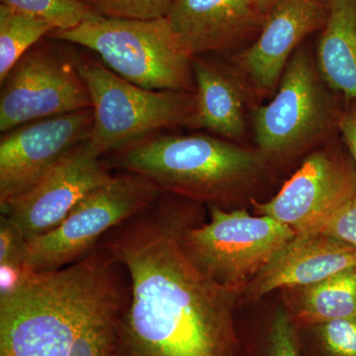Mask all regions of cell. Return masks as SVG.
I'll return each instance as SVG.
<instances>
[{
    "label": "cell",
    "mask_w": 356,
    "mask_h": 356,
    "mask_svg": "<svg viewBox=\"0 0 356 356\" xmlns=\"http://www.w3.org/2000/svg\"><path fill=\"white\" fill-rule=\"evenodd\" d=\"M202 216V204L163 192L98 243L130 277L113 356H243L236 309L243 288L215 282L182 248V232Z\"/></svg>",
    "instance_id": "1"
},
{
    "label": "cell",
    "mask_w": 356,
    "mask_h": 356,
    "mask_svg": "<svg viewBox=\"0 0 356 356\" xmlns=\"http://www.w3.org/2000/svg\"><path fill=\"white\" fill-rule=\"evenodd\" d=\"M130 292L127 269L100 245L70 266L34 271L0 298V356H70L88 321Z\"/></svg>",
    "instance_id": "2"
},
{
    "label": "cell",
    "mask_w": 356,
    "mask_h": 356,
    "mask_svg": "<svg viewBox=\"0 0 356 356\" xmlns=\"http://www.w3.org/2000/svg\"><path fill=\"white\" fill-rule=\"evenodd\" d=\"M109 156L110 165L161 191L222 209L242 200L268 165L257 149L202 134L154 135Z\"/></svg>",
    "instance_id": "3"
},
{
    "label": "cell",
    "mask_w": 356,
    "mask_h": 356,
    "mask_svg": "<svg viewBox=\"0 0 356 356\" xmlns=\"http://www.w3.org/2000/svg\"><path fill=\"white\" fill-rule=\"evenodd\" d=\"M92 102L86 140L96 156L116 153L165 129H200L195 92L149 90L129 83L88 56H72Z\"/></svg>",
    "instance_id": "4"
},
{
    "label": "cell",
    "mask_w": 356,
    "mask_h": 356,
    "mask_svg": "<svg viewBox=\"0 0 356 356\" xmlns=\"http://www.w3.org/2000/svg\"><path fill=\"white\" fill-rule=\"evenodd\" d=\"M49 37L95 51L103 65L140 88L195 92L193 56L165 17H103L72 29L53 31Z\"/></svg>",
    "instance_id": "5"
},
{
    "label": "cell",
    "mask_w": 356,
    "mask_h": 356,
    "mask_svg": "<svg viewBox=\"0 0 356 356\" xmlns=\"http://www.w3.org/2000/svg\"><path fill=\"white\" fill-rule=\"evenodd\" d=\"M332 92L310 51L297 49L273 99L254 110L252 122L257 151L268 161L284 159L329 138L337 131L343 111Z\"/></svg>",
    "instance_id": "6"
},
{
    "label": "cell",
    "mask_w": 356,
    "mask_h": 356,
    "mask_svg": "<svg viewBox=\"0 0 356 356\" xmlns=\"http://www.w3.org/2000/svg\"><path fill=\"white\" fill-rule=\"evenodd\" d=\"M209 222L189 225L181 235L185 254L204 274L225 286L243 288L296 236L273 218L210 206Z\"/></svg>",
    "instance_id": "7"
},
{
    "label": "cell",
    "mask_w": 356,
    "mask_h": 356,
    "mask_svg": "<svg viewBox=\"0 0 356 356\" xmlns=\"http://www.w3.org/2000/svg\"><path fill=\"white\" fill-rule=\"evenodd\" d=\"M163 191L142 175L121 172L88 194L53 231L28 241L26 264L36 273L70 266L97 247L103 236Z\"/></svg>",
    "instance_id": "8"
},
{
    "label": "cell",
    "mask_w": 356,
    "mask_h": 356,
    "mask_svg": "<svg viewBox=\"0 0 356 356\" xmlns=\"http://www.w3.org/2000/svg\"><path fill=\"white\" fill-rule=\"evenodd\" d=\"M0 132L30 122L92 108L72 56L41 43L32 47L1 83Z\"/></svg>",
    "instance_id": "9"
},
{
    "label": "cell",
    "mask_w": 356,
    "mask_h": 356,
    "mask_svg": "<svg viewBox=\"0 0 356 356\" xmlns=\"http://www.w3.org/2000/svg\"><path fill=\"white\" fill-rule=\"evenodd\" d=\"M356 197V166L339 147L314 152L270 200L254 203L259 215L285 225L296 236L316 234Z\"/></svg>",
    "instance_id": "10"
},
{
    "label": "cell",
    "mask_w": 356,
    "mask_h": 356,
    "mask_svg": "<svg viewBox=\"0 0 356 356\" xmlns=\"http://www.w3.org/2000/svg\"><path fill=\"white\" fill-rule=\"evenodd\" d=\"M112 175L108 165L84 142L30 188L0 206V214L10 218L25 238L32 240L57 228L90 192Z\"/></svg>",
    "instance_id": "11"
},
{
    "label": "cell",
    "mask_w": 356,
    "mask_h": 356,
    "mask_svg": "<svg viewBox=\"0 0 356 356\" xmlns=\"http://www.w3.org/2000/svg\"><path fill=\"white\" fill-rule=\"evenodd\" d=\"M92 108L30 122L0 139V206L36 184L72 149L88 140Z\"/></svg>",
    "instance_id": "12"
},
{
    "label": "cell",
    "mask_w": 356,
    "mask_h": 356,
    "mask_svg": "<svg viewBox=\"0 0 356 356\" xmlns=\"http://www.w3.org/2000/svg\"><path fill=\"white\" fill-rule=\"evenodd\" d=\"M329 9L330 0H276L259 36L234 65L257 90L273 91L303 40L322 31Z\"/></svg>",
    "instance_id": "13"
},
{
    "label": "cell",
    "mask_w": 356,
    "mask_h": 356,
    "mask_svg": "<svg viewBox=\"0 0 356 356\" xmlns=\"http://www.w3.org/2000/svg\"><path fill=\"white\" fill-rule=\"evenodd\" d=\"M266 15L254 0H175L165 19L193 57L257 38Z\"/></svg>",
    "instance_id": "14"
},
{
    "label": "cell",
    "mask_w": 356,
    "mask_h": 356,
    "mask_svg": "<svg viewBox=\"0 0 356 356\" xmlns=\"http://www.w3.org/2000/svg\"><path fill=\"white\" fill-rule=\"evenodd\" d=\"M356 267V248L324 234L296 236L245 285V301L277 289L307 286Z\"/></svg>",
    "instance_id": "15"
},
{
    "label": "cell",
    "mask_w": 356,
    "mask_h": 356,
    "mask_svg": "<svg viewBox=\"0 0 356 356\" xmlns=\"http://www.w3.org/2000/svg\"><path fill=\"white\" fill-rule=\"evenodd\" d=\"M200 129L226 140L242 137L245 129L247 79L235 65L195 56L192 60Z\"/></svg>",
    "instance_id": "16"
},
{
    "label": "cell",
    "mask_w": 356,
    "mask_h": 356,
    "mask_svg": "<svg viewBox=\"0 0 356 356\" xmlns=\"http://www.w3.org/2000/svg\"><path fill=\"white\" fill-rule=\"evenodd\" d=\"M316 62L329 88L344 102H356V0H330Z\"/></svg>",
    "instance_id": "17"
},
{
    "label": "cell",
    "mask_w": 356,
    "mask_h": 356,
    "mask_svg": "<svg viewBox=\"0 0 356 356\" xmlns=\"http://www.w3.org/2000/svg\"><path fill=\"white\" fill-rule=\"evenodd\" d=\"M283 291L285 308L298 329L356 317V267Z\"/></svg>",
    "instance_id": "18"
},
{
    "label": "cell",
    "mask_w": 356,
    "mask_h": 356,
    "mask_svg": "<svg viewBox=\"0 0 356 356\" xmlns=\"http://www.w3.org/2000/svg\"><path fill=\"white\" fill-rule=\"evenodd\" d=\"M55 31L53 26L0 6V83L32 47Z\"/></svg>",
    "instance_id": "19"
},
{
    "label": "cell",
    "mask_w": 356,
    "mask_h": 356,
    "mask_svg": "<svg viewBox=\"0 0 356 356\" xmlns=\"http://www.w3.org/2000/svg\"><path fill=\"white\" fill-rule=\"evenodd\" d=\"M1 4L44 21L53 26L55 31L72 29L103 18L102 14L81 0H1Z\"/></svg>",
    "instance_id": "20"
},
{
    "label": "cell",
    "mask_w": 356,
    "mask_h": 356,
    "mask_svg": "<svg viewBox=\"0 0 356 356\" xmlns=\"http://www.w3.org/2000/svg\"><path fill=\"white\" fill-rule=\"evenodd\" d=\"M315 356H356V317L304 327Z\"/></svg>",
    "instance_id": "21"
},
{
    "label": "cell",
    "mask_w": 356,
    "mask_h": 356,
    "mask_svg": "<svg viewBox=\"0 0 356 356\" xmlns=\"http://www.w3.org/2000/svg\"><path fill=\"white\" fill-rule=\"evenodd\" d=\"M103 17L151 20L165 17L175 0H81Z\"/></svg>",
    "instance_id": "22"
},
{
    "label": "cell",
    "mask_w": 356,
    "mask_h": 356,
    "mask_svg": "<svg viewBox=\"0 0 356 356\" xmlns=\"http://www.w3.org/2000/svg\"><path fill=\"white\" fill-rule=\"evenodd\" d=\"M262 341L261 356H303L298 327L285 307L273 314Z\"/></svg>",
    "instance_id": "23"
},
{
    "label": "cell",
    "mask_w": 356,
    "mask_h": 356,
    "mask_svg": "<svg viewBox=\"0 0 356 356\" xmlns=\"http://www.w3.org/2000/svg\"><path fill=\"white\" fill-rule=\"evenodd\" d=\"M27 245L28 240L16 222L0 214V264H26Z\"/></svg>",
    "instance_id": "24"
},
{
    "label": "cell",
    "mask_w": 356,
    "mask_h": 356,
    "mask_svg": "<svg viewBox=\"0 0 356 356\" xmlns=\"http://www.w3.org/2000/svg\"><path fill=\"white\" fill-rule=\"evenodd\" d=\"M317 233L332 236L356 248V197L330 217Z\"/></svg>",
    "instance_id": "25"
},
{
    "label": "cell",
    "mask_w": 356,
    "mask_h": 356,
    "mask_svg": "<svg viewBox=\"0 0 356 356\" xmlns=\"http://www.w3.org/2000/svg\"><path fill=\"white\" fill-rule=\"evenodd\" d=\"M32 273L34 271L26 264H0V298L19 289Z\"/></svg>",
    "instance_id": "26"
},
{
    "label": "cell",
    "mask_w": 356,
    "mask_h": 356,
    "mask_svg": "<svg viewBox=\"0 0 356 356\" xmlns=\"http://www.w3.org/2000/svg\"><path fill=\"white\" fill-rule=\"evenodd\" d=\"M337 133L341 136L356 166V102L346 103L339 116Z\"/></svg>",
    "instance_id": "27"
},
{
    "label": "cell",
    "mask_w": 356,
    "mask_h": 356,
    "mask_svg": "<svg viewBox=\"0 0 356 356\" xmlns=\"http://www.w3.org/2000/svg\"><path fill=\"white\" fill-rule=\"evenodd\" d=\"M254 2L257 8L266 15L273 4L275 3L276 0H254Z\"/></svg>",
    "instance_id": "28"
}]
</instances>
